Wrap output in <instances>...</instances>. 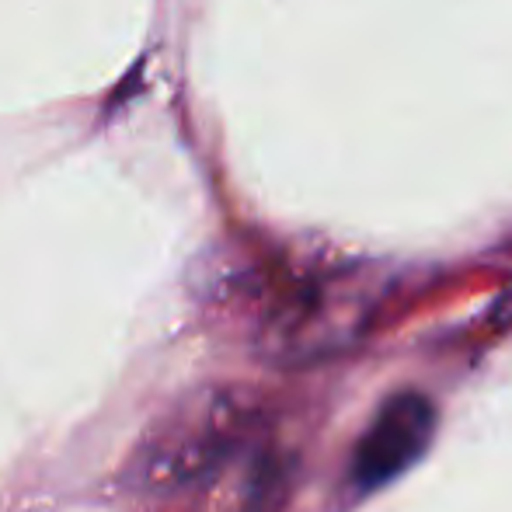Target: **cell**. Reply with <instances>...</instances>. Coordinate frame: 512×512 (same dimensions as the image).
I'll return each mask as SVG.
<instances>
[{"label":"cell","instance_id":"obj_3","mask_svg":"<svg viewBox=\"0 0 512 512\" xmlns=\"http://www.w3.org/2000/svg\"><path fill=\"white\" fill-rule=\"evenodd\" d=\"M488 321H492L495 331H509L512 328V286H506V290L495 297L492 310H488Z\"/></svg>","mask_w":512,"mask_h":512},{"label":"cell","instance_id":"obj_2","mask_svg":"<svg viewBox=\"0 0 512 512\" xmlns=\"http://www.w3.org/2000/svg\"><path fill=\"white\" fill-rule=\"evenodd\" d=\"M432 432H436L432 401L415 391L394 394L373 415L370 429L363 432L356 453H352V481L363 492L394 481L429 450Z\"/></svg>","mask_w":512,"mask_h":512},{"label":"cell","instance_id":"obj_1","mask_svg":"<svg viewBox=\"0 0 512 512\" xmlns=\"http://www.w3.org/2000/svg\"><path fill=\"white\" fill-rule=\"evenodd\" d=\"M237 408L227 394L206 391L175 405L140 436L126 460V485L136 492H164L203 478L230 450Z\"/></svg>","mask_w":512,"mask_h":512}]
</instances>
